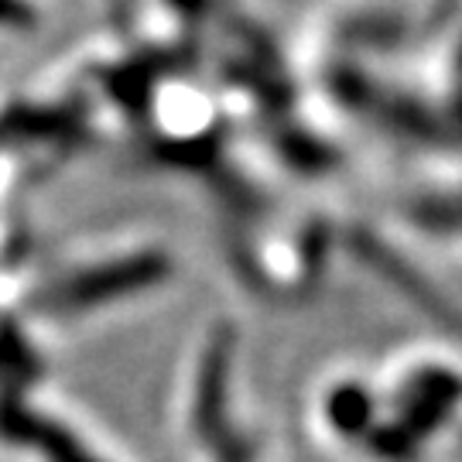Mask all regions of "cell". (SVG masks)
<instances>
[{
    "instance_id": "6da1fadb",
    "label": "cell",
    "mask_w": 462,
    "mask_h": 462,
    "mask_svg": "<svg viewBox=\"0 0 462 462\" xmlns=\"http://www.w3.org/2000/svg\"><path fill=\"white\" fill-rule=\"evenodd\" d=\"M168 274V261L162 254H134L124 261H110V264L97 267V271H83L79 278H72L59 291V305L62 309H89L99 301H110L116 295H131Z\"/></svg>"
},
{
    "instance_id": "7a4b0ae2",
    "label": "cell",
    "mask_w": 462,
    "mask_h": 462,
    "mask_svg": "<svg viewBox=\"0 0 462 462\" xmlns=\"http://www.w3.org/2000/svg\"><path fill=\"white\" fill-rule=\"evenodd\" d=\"M7 431L17 435H32L38 446L51 456V462H93L79 446L69 442V435H62L59 429L45 425L42 418H24V414H7Z\"/></svg>"
}]
</instances>
